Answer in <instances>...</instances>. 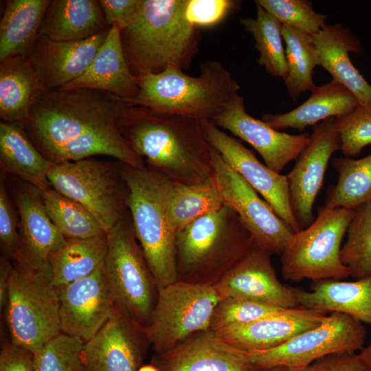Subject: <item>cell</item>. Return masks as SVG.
I'll use <instances>...</instances> for the list:
<instances>
[{"mask_svg":"<svg viewBox=\"0 0 371 371\" xmlns=\"http://www.w3.org/2000/svg\"><path fill=\"white\" fill-rule=\"evenodd\" d=\"M128 104L98 90H47L23 126L38 151L52 164L105 155L143 168L145 161L131 150L118 128L119 117Z\"/></svg>","mask_w":371,"mask_h":371,"instance_id":"cell-1","label":"cell"},{"mask_svg":"<svg viewBox=\"0 0 371 371\" xmlns=\"http://www.w3.org/2000/svg\"><path fill=\"white\" fill-rule=\"evenodd\" d=\"M118 128L135 153L175 183L198 184L214 175L210 145L198 120L128 104Z\"/></svg>","mask_w":371,"mask_h":371,"instance_id":"cell-2","label":"cell"},{"mask_svg":"<svg viewBox=\"0 0 371 371\" xmlns=\"http://www.w3.org/2000/svg\"><path fill=\"white\" fill-rule=\"evenodd\" d=\"M187 0H140L128 24L120 30L124 58L137 78L168 67L189 69L201 34L186 19Z\"/></svg>","mask_w":371,"mask_h":371,"instance_id":"cell-3","label":"cell"},{"mask_svg":"<svg viewBox=\"0 0 371 371\" xmlns=\"http://www.w3.org/2000/svg\"><path fill=\"white\" fill-rule=\"evenodd\" d=\"M255 246L238 214L224 204L177 233L178 280L214 285Z\"/></svg>","mask_w":371,"mask_h":371,"instance_id":"cell-4","label":"cell"},{"mask_svg":"<svg viewBox=\"0 0 371 371\" xmlns=\"http://www.w3.org/2000/svg\"><path fill=\"white\" fill-rule=\"evenodd\" d=\"M120 168L134 231L159 290L178 281L177 232L168 213L175 182L146 164L135 168L120 162Z\"/></svg>","mask_w":371,"mask_h":371,"instance_id":"cell-5","label":"cell"},{"mask_svg":"<svg viewBox=\"0 0 371 371\" xmlns=\"http://www.w3.org/2000/svg\"><path fill=\"white\" fill-rule=\"evenodd\" d=\"M139 93L131 104L213 122L239 95L240 85L221 63L207 60L197 76L168 67L138 78Z\"/></svg>","mask_w":371,"mask_h":371,"instance_id":"cell-6","label":"cell"},{"mask_svg":"<svg viewBox=\"0 0 371 371\" xmlns=\"http://www.w3.org/2000/svg\"><path fill=\"white\" fill-rule=\"evenodd\" d=\"M355 210L322 207L313 222L293 233L280 254L284 280H345L350 276L341 260V243Z\"/></svg>","mask_w":371,"mask_h":371,"instance_id":"cell-7","label":"cell"},{"mask_svg":"<svg viewBox=\"0 0 371 371\" xmlns=\"http://www.w3.org/2000/svg\"><path fill=\"white\" fill-rule=\"evenodd\" d=\"M106 236L104 271L113 303L146 327L157 302L158 288L136 237L130 214Z\"/></svg>","mask_w":371,"mask_h":371,"instance_id":"cell-8","label":"cell"},{"mask_svg":"<svg viewBox=\"0 0 371 371\" xmlns=\"http://www.w3.org/2000/svg\"><path fill=\"white\" fill-rule=\"evenodd\" d=\"M5 307L11 342L34 354L62 333L56 288L25 265L13 266Z\"/></svg>","mask_w":371,"mask_h":371,"instance_id":"cell-9","label":"cell"},{"mask_svg":"<svg viewBox=\"0 0 371 371\" xmlns=\"http://www.w3.org/2000/svg\"><path fill=\"white\" fill-rule=\"evenodd\" d=\"M48 179L52 188L87 209L106 234L128 212V190L118 161L91 157L52 164Z\"/></svg>","mask_w":371,"mask_h":371,"instance_id":"cell-10","label":"cell"},{"mask_svg":"<svg viewBox=\"0 0 371 371\" xmlns=\"http://www.w3.org/2000/svg\"><path fill=\"white\" fill-rule=\"evenodd\" d=\"M221 297L213 284L178 280L158 290L149 324L144 327L156 355L190 335L210 329Z\"/></svg>","mask_w":371,"mask_h":371,"instance_id":"cell-11","label":"cell"},{"mask_svg":"<svg viewBox=\"0 0 371 371\" xmlns=\"http://www.w3.org/2000/svg\"><path fill=\"white\" fill-rule=\"evenodd\" d=\"M366 337L363 323L348 315L333 312L317 326L299 333L280 346L247 354L257 371L278 367L297 369L330 355L360 351Z\"/></svg>","mask_w":371,"mask_h":371,"instance_id":"cell-12","label":"cell"},{"mask_svg":"<svg viewBox=\"0 0 371 371\" xmlns=\"http://www.w3.org/2000/svg\"><path fill=\"white\" fill-rule=\"evenodd\" d=\"M210 151L213 175L224 204L238 214L257 247L280 256L293 232L217 150L210 146Z\"/></svg>","mask_w":371,"mask_h":371,"instance_id":"cell-13","label":"cell"},{"mask_svg":"<svg viewBox=\"0 0 371 371\" xmlns=\"http://www.w3.org/2000/svg\"><path fill=\"white\" fill-rule=\"evenodd\" d=\"M201 124L208 144L224 161L271 205L293 233L300 231L290 203L286 175L278 173L261 163L239 139L212 122L201 121Z\"/></svg>","mask_w":371,"mask_h":371,"instance_id":"cell-14","label":"cell"},{"mask_svg":"<svg viewBox=\"0 0 371 371\" xmlns=\"http://www.w3.org/2000/svg\"><path fill=\"white\" fill-rule=\"evenodd\" d=\"M335 118H328L313 126L308 145L286 175L290 203L300 229L315 220L313 205L322 186L329 160L341 149Z\"/></svg>","mask_w":371,"mask_h":371,"instance_id":"cell-15","label":"cell"},{"mask_svg":"<svg viewBox=\"0 0 371 371\" xmlns=\"http://www.w3.org/2000/svg\"><path fill=\"white\" fill-rule=\"evenodd\" d=\"M12 192L19 220L20 252L16 263L28 267L51 281V257L66 239L50 220L41 190L19 180L13 185Z\"/></svg>","mask_w":371,"mask_h":371,"instance_id":"cell-16","label":"cell"},{"mask_svg":"<svg viewBox=\"0 0 371 371\" xmlns=\"http://www.w3.org/2000/svg\"><path fill=\"white\" fill-rule=\"evenodd\" d=\"M148 344L144 327L114 304L109 320L84 344L85 371H137Z\"/></svg>","mask_w":371,"mask_h":371,"instance_id":"cell-17","label":"cell"},{"mask_svg":"<svg viewBox=\"0 0 371 371\" xmlns=\"http://www.w3.org/2000/svg\"><path fill=\"white\" fill-rule=\"evenodd\" d=\"M56 288L61 332L85 343L90 340L109 320L114 305L104 265L87 277Z\"/></svg>","mask_w":371,"mask_h":371,"instance_id":"cell-18","label":"cell"},{"mask_svg":"<svg viewBox=\"0 0 371 371\" xmlns=\"http://www.w3.org/2000/svg\"><path fill=\"white\" fill-rule=\"evenodd\" d=\"M212 123L250 144L260 155L265 164L278 173L298 158L311 139L308 133L289 134L251 117L246 111L244 99L240 95Z\"/></svg>","mask_w":371,"mask_h":371,"instance_id":"cell-19","label":"cell"},{"mask_svg":"<svg viewBox=\"0 0 371 371\" xmlns=\"http://www.w3.org/2000/svg\"><path fill=\"white\" fill-rule=\"evenodd\" d=\"M271 255L256 245L214 284L221 299L243 298L284 308L299 306L295 288L278 280Z\"/></svg>","mask_w":371,"mask_h":371,"instance_id":"cell-20","label":"cell"},{"mask_svg":"<svg viewBox=\"0 0 371 371\" xmlns=\"http://www.w3.org/2000/svg\"><path fill=\"white\" fill-rule=\"evenodd\" d=\"M152 363L160 371H257L246 351L210 329L196 333L169 351L156 355Z\"/></svg>","mask_w":371,"mask_h":371,"instance_id":"cell-21","label":"cell"},{"mask_svg":"<svg viewBox=\"0 0 371 371\" xmlns=\"http://www.w3.org/2000/svg\"><path fill=\"white\" fill-rule=\"evenodd\" d=\"M109 29L73 41H56L38 34L29 59L46 91L62 88L82 76L105 41Z\"/></svg>","mask_w":371,"mask_h":371,"instance_id":"cell-22","label":"cell"},{"mask_svg":"<svg viewBox=\"0 0 371 371\" xmlns=\"http://www.w3.org/2000/svg\"><path fill=\"white\" fill-rule=\"evenodd\" d=\"M327 312L302 306L284 308L258 321L214 331L233 346L246 352L269 350L319 325ZM214 331V330H213Z\"/></svg>","mask_w":371,"mask_h":371,"instance_id":"cell-23","label":"cell"},{"mask_svg":"<svg viewBox=\"0 0 371 371\" xmlns=\"http://www.w3.org/2000/svg\"><path fill=\"white\" fill-rule=\"evenodd\" d=\"M62 88H81L113 94L132 103L139 93L138 78L131 71L123 53L120 30L111 26L87 70Z\"/></svg>","mask_w":371,"mask_h":371,"instance_id":"cell-24","label":"cell"},{"mask_svg":"<svg viewBox=\"0 0 371 371\" xmlns=\"http://www.w3.org/2000/svg\"><path fill=\"white\" fill-rule=\"evenodd\" d=\"M312 37L319 65L333 80L343 85L355 95L360 106L371 110V85L355 67L349 56V52H361L357 37L341 24H326Z\"/></svg>","mask_w":371,"mask_h":371,"instance_id":"cell-25","label":"cell"},{"mask_svg":"<svg viewBox=\"0 0 371 371\" xmlns=\"http://www.w3.org/2000/svg\"><path fill=\"white\" fill-rule=\"evenodd\" d=\"M294 291L299 306L346 314L371 325V276L354 281H315L310 291Z\"/></svg>","mask_w":371,"mask_h":371,"instance_id":"cell-26","label":"cell"},{"mask_svg":"<svg viewBox=\"0 0 371 371\" xmlns=\"http://www.w3.org/2000/svg\"><path fill=\"white\" fill-rule=\"evenodd\" d=\"M311 93L294 109L284 113L265 114L262 120L278 131L288 128L302 131L328 118L344 115L359 106L355 95L333 80L316 86Z\"/></svg>","mask_w":371,"mask_h":371,"instance_id":"cell-27","label":"cell"},{"mask_svg":"<svg viewBox=\"0 0 371 371\" xmlns=\"http://www.w3.org/2000/svg\"><path fill=\"white\" fill-rule=\"evenodd\" d=\"M46 91L29 58L14 56L0 62V117L24 125Z\"/></svg>","mask_w":371,"mask_h":371,"instance_id":"cell-28","label":"cell"},{"mask_svg":"<svg viewBox=\"0 0 371 371\" xmlns=\"http://www.w3.org/2000/svg\"><path fill=\"white\" fill-rule=\"evenodd\" d=\"M52 164L34 146L23 124L0 122V166L3 170L45 192L52 188L48 179Z\"/></svg>","mask_w":371,"mask_h":371,"instance_id":"cell-29","label":"cell"},{"mask_svg":"<svg viewBox=\"0 0 371 371\" xmlns=\"http://www.w3.org/2000/svg\"><path fill=\"white\" fill-rule=\"evenodd\" d=\"M99 1H51L39 34L56 41H80L109 29Z\"/></svg>","mask_w":371,"mask_h":371,"instance_id":"cell-30","label":"cell"},{"mask_svg":"<svg viewBox=\"0 0 371 371\" xmlns=\"http://www.w3.org/2000/svg\"><path fill=\"white\" fill-rule=\"evenodd\" d=\"M50 0H9L0 23V62L29 58Z\"/></svg>","mask_w":371,"mask_h":371,"instance_id":"cell-31","label":"cell"},{"mask_svg":"<svg viewBox=\"0 0 371 371\" xmlns=\"http://www.w3.org/2000/svg\"><path fill=\"white\" fill-rule=\"evenodd\" d=\"M108 249L106 234L82 239H66L51 257V282L65 286L92 274L104 265Z\"/></svg>","mask_w":371,"mask_h":371,"instance_id":"cell-32","label":"cell"},{"mask_svg":"<svg viewBox=\"0 0 371 371\" xmlns=\"http://www.w3.org/2000/svg\"><path fill=\"white\" fill-rule=\"evenodd\" d=\"M282 34L287 65L283 80L289 96L295 100L316 87L313 75L319 65V55L312 36L285 25L282 26Z\"/></svg>","mask_w":371,"mask_h":371,"instance_id":"cell-33","label":"cell"},{"mask_svg":"<svg viewBox=\"0 0 371 371\" xmlns=\"http://www.w3.org/2000/svg\"><path fill=\"white\" fill-rule=\"evenodd\" d=\"M223 205L214 175L198 184L174 183L168 201L169 221L177 233L194 220L219 210Z\"/></svg>","mask_w":371,"mask_h":371,"instance_id":"cell-34","label":"cell"},{"mask_svg":"<svg viewBox=\"0 0 371 371\" xmlns=\"http://www.w3.org/2000/svg\"><path fill=\"white\" fill-rule=\"evenodd\" d=\"M332 164L338 179L329 191L324 206L355 210L371 203V153L358 159L334 157Z\"/></svg>","mask_w":371,"mask_h":371,"instance_id":"cell-35","label":"cell"},{"mask_svg":"<svg viewBox=\"0 0 371 371\" xmlns=\"http://www.w3.org/2000/svg\"><path fill=\"white\" fill-rule=\"evenodd\" d=\"M256 16L241 19L240 22L249 32L259 52L258 62L275 78H284L287 65L282 34V24L258 3Z\"/></svg>","mask_w":371,"mask_h":371,"instance_id":"cell-36","label":"cell"},{"mask_svg":"<svg viewBox=\"0 0 371 371\" xmlns=\"http://www.w3.org/2000/svg\"><path fill=\"white\" fill-rule=\"evenodd\" d=\"M47 213L65 239H82L106 234L83 205L54 188L43 192Z\"/></svg>","mask_w":371,"mask_h":371,"instance_id":"cell-37","label":"cell"},{"mask_svg":"<svg viewBox=\"0 0 371 371\" xmlns=\"http://www.w3.org/2000/svg\"><path fill=\"white\" fill-rule=\"evenodd\" d=\"M340 257L355 280L371 276V203L355 209Z\"/></svg>","mask_w":371,"mask_h":371,"instance_id":"cell-38","label":"cell"},{"mask_svg":"<svg viewBox=\"0 0 371 371\" xmlns=\"http://www.w3.org/2000/svg\"><path fill=\"white\" fill-rule=\"evenodd\" d=\"M81 339L60 333L34 354L35 371H85Z\"/></svg>","mask_w":371,"mask_h":371,"instance_id":"cell-39","label":"cell"},{"mask_svg":"<svg viewBox=\"0 0 371 371\" xmlns=\"http://www.w3.org/2000/svg\"><path fill=\"white\" fill-rule=\"evenodd\" d=\"M266 11L282 25L311 36L317 34L326 25L327 16L316 12L308 0H256Z\"/></svg>","mask_w":371,"mask_h":371,"instance_id":"cell-40","label":"cell"},{"mask_svg":"<svg viewBox=\"0 0 371 371\" xmlns=\"http://www.w3.org/2000/svg\"><path fill=\"white\" fill-rule=\"evenodd\" d=\"M284 308L238 297L221 298L212 318L210 330L247 324L276 314Z\"/></svg>","mask_w":371,"mask_h":371,"instance_id":"cell-41","label":"cell"},{"mask_svg":"<svg viewBox=\"0 0 371 371\" xmlns=\"http://www.w3.org/2000/svg\"><path fill=\"white\" fill-rule=\"evenodd\" d=\"M345 157H356L371 144V110L359 105L350 113L335 118Z\"/></svg>","mask_w":371,"mask_h":371,"instance_id":"cell-42","label":"cell"},{"mask_svg":"<svg viewBox=\"0 0 371 371\" xmlns=\"http://www.w3.org/2000/svg\"><path fill=\"white\" fill-rule=\"evenodd\" d=\"M7 192L4 177L0 179V245L4 255L15 262L20 252L19 220Z\"/></svg>","mask_w":371,"mask_h":371,"instance_id":"cell-43","label":"cell"},{"mask_svg":"<svg viewBox=\"0 0 371 371\" xmlns=\"http://www.w3.org/2000/svg\"><path fill=\"white\" fill-rule=\"evenodd\" d=\"M239 3L233 0H187L186 18L198 28L213 26L237 8Z\"/></svg>","mask_w":371,"mask_h":371,"instance_id":"cell-44","label":"cell"},{"mask_svg":"<svg viewBox=\"0 0 371 371\" xmlns=\"http://www.w3.org/2000/svg\"><path fill=\"white\" fill-rule=\"evenodd\" d=\"M289 371H367L359 354H333L297 369Z\"/></svg>","mask_w":371,"mask_h":371,"instance_id":"cell-45","label":"cell"},{"mask_svg":"<svg viewBox=\"0 0 371 371\" xmlns=\"http://www.w3.org/2000/svg\"><path fill=\"white\" fill-rule=\"evenodd\" d=\"M99 3L107 25L122 30L134 16L140 0H100Z\"/></svg>","mask_w":371,"mask_h":371,"instance_id":"cell-46","label":"cell"},{"mask_svg":"<svg viewBox=\"0 0 371 371\" xmlns=\"http://www.w3.org/2000/svg\"><path fill=\"white\" fill-rule=\"evenodd\" d=\"M0 371H35L34 353L11 341L5 344L0 353Z\"/></svg>","mask_w":371,"mask_h":371,"instance_id":"cell-47","label":"cell"},{"mask_svg":"<svg viewBox=\"0 0 371 371\" xmlns=\"http://www.w3.org/2000/svg\"><path fill=\"white\" fill-rule=\"evenodd\" d=\"M13 265L10 258L3 254L0 258V306L5 307L7 303L8 290Z\"/></svg>","mask_w":371,"mask_h":371,"instance_id":"cell-48","label":"cell"},{"mask_svg":"<svg viewBox=\"0 0 371 371\" xmlns=\"http://www.w3.org/2000/svg\"><path fill=\"white\" fill-rule=\"evenodd\" d=\"M367 371H371V339L358 353Z\"/></svg>","mask_w":371,"mask_h":371,"instance_id":"cell-49","label":"cell"},{"mask_svg":"<svg viewBox=\"0 0 371 371\" xmlns=\"http://www.w3.org/2000/svg\"><path fill=\"white\" fill-rule=\"evenodd\" d=\"M137 371H160V370L154 364H148L142 366Z\"/></svg>","mask_w":371,"mask_h":371,"instance_id":"cell-50","label":"cell"},{"mask_svg":"<svg viewBox=\"0 0 371 371\" xmlns=\"http://www.w3.org/2000/svg\"><path fill=\"white\" fill-rule=\"evenodd\" d=\"M290 369L284 367H278L268 371H289Z\"/></svg>","mask_w":371,"mask_h":371,"instance_id":"cell-51","label":"cell"},{"mask_svg":"<svg viewBox=\"0 0 371 371\" xmlns=\"http://www.w3.org/2000/svg\"></svg>","mask_w":371,"mask_h":371,"instance_id":"cell-52","label":"cell"}]
</instances>
